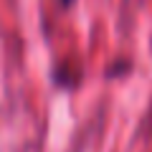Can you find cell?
<instances>
[{
  "mask_svg": "<svg viewBox=\"0 0 152 152\" xmlns=\"http://www.w3.org/2000/svg\"><path fill=\"white\" fill-rule=\"evenodd\" d=\"M61 3H64V5H74L76 0H61Z\"/></svg>",
  "mask_w": 152,
  "mask_h": 152,
  "instance_id": "cell-1",
  "label": "cell"
}]
</instances>
